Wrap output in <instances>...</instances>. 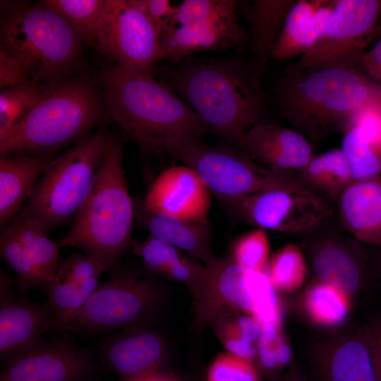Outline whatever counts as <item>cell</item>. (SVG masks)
<instances>
[{
    "mask_svg": "<svg viewBox=\"0 0 381 381\" xmlns=\"http://www.w3.org/2000/svg\"><path fill=\"white\" fill-rule=\"evenodd\" d=\"M99 350L107 368L121 381H138L155 374L167 355L163 338L139 325L109 335Z\"/></svg>",
    "mask_w": 381,
    "mask_h": 381,
    "instance_id": "cell-19",
    "label": "cell"
},
{
    "mask_svg": "<svg viewBox=\"0 0 381 381\" xmlns=\"http://www.w3.org/2000/svg\"><path fill=\"white\" fill-rule=\"evenodd\" d=\"M295 0H255L244 7L249 24L248 42L252 53L253 77L260 86L267 61L280 36L288 11Z\"/></svg>",
    "mask_w": 381,
    "mask_h": 381,
    "instance_id": "cell-27",
    "label": "cell"
},
{
    "mask_svg": "<svg viewBox=\"0 0 381 381\" xmlns=\"http://www.w3.org/2000/svg\"><path fill=\"white\" fill-rule=\"evenodd\" d=\"M243 152L265 167L287 173L301 170L314 156L302 133L264 121L248 131Z\"/></svg>",
    "mask_w": 381,
    "mask_h": 381,
    "instance_id": "cell-21",
    "label": "cell"
},
{
    "mask_svg": "<svg viewBox=\"0 0 381 381\" xmlns=\"http://www.w3.org/2000/svg\"><path fill=\"white\" fill-rule=\"evenodd\" d=\"M30 80L29 72L22 62L0 49V87L21 85Z\"/></svg>",
    "mask_w": 381,
    "mask_h": 381,
    "instance_id": "cell-41",
    "label": "cell"
},
{
    "mask_svg": "<svg viewBox=\"0 0 381 381\" xmlns=\"http://www.w3.org/2000/svg\"><path fill=\"white\" fill-rule=\"evenodd\" d=\"M335 0H295L271 59L284 61L310 51L322 37Z\"/></svg>",
    "mask_w": 381,
    "mask_h": 381,
    "instance_id": "cell-23",
    "label": "cell"
},
{
    "mask_svg": "<svg viewBox=\"0 0 381 381\" xmlns=\"http://www.w3.org/2000/svg\"><path fill=\"white\" fill-rule=\"evenodd\" d=\"M210 191L191 168L174 166L162 172L148 189L143 211L188 219H207Z\"/></svg>",
    "mask_w": 381,
    "mask_h": 381,
    "instance_id": "cell-17",
    "label": "cell"
},
{
    "mask_svg": "<svg viewBox=\"0 0 381 381\" xmlns=\"http://www.w3.org/2000/svg\"><path fill=\"white\" fill-rule=\"evenodd\" d=\"M311 261L317 281L332 285L351 298L360 289L363 266L346 240L326 234L313 244Z\"/></svg>",
    "mask_w": 381,
    "mask_h": 381,
    "instance_id": "cell-26",
    "label": "cell"
},
{
    "mask_svg": "<svg viewBox=\"0 0 381 381\" xmlns=\"http://www.w3.org/2000/svg\"><path fill=\"white\" fill-rule=\"evenodd\" d=\"M163 152L193 169L220 201L248 195L296 180L289 173L265 167L227 145H210L200 139L181 138Z\"/></svg>",
    "mask_w": 381,
    "mask_h": 381,
    "instance_id": "cell-9",
    "label": "cell"
},
{
    "mask_svg": "<svg viewBox=\"0 0 381 381\" xmlns=\"http://www.w3.org/2000/svg\"><path fill=\"white\" fill-rule=\"evenodd\" d=\"M270 251L266 230L255 228L234 241L229 255L235 263L246 269L265 272L270 259Z\"/></svg>",
    "mask_w": 381,
    "mask_h": 381,
    "instance_id": "cell-36",
    "label": "cell"
},
{
    "mask_svg": "<svg viewBox=\"0 0 381 381\" xmlns=\"http://www.w3.org/2000/svg\"><path fill=\"white\" fill-rule=\"evenodd\" d=\"M123 157L122 142L112 138L87 199L59 243L61 247L80 249L111 271L119 267L121 258L133 241L134 207Z\"/></svg>",
    "mask_w": 381,
    "mask_h": 381,
    "instance_id": "cell-4",
    "label": "cell"
},
{
    "mask_svg": "<svg viewBox=\"0 0 381 381\" xmlns=\"http://www.w3.org/2000/svg\"><path fill=\"white\" fill-rule=\"evenodd\" d=\"M141 222L150 234L207 265L215 258L211 249L208 219H188L143 211Z\"/></svg>",
    "mask_w": 381,
    "mask_h": 381,
    "instance_id": "cell-28",
    "label": "cell"
},
{
    "mask_svg": "<svg viewBox=\"0 0 381 381\" xmlns=\"http://www.w3.org/2000/svg\"><path fill=\"white\" fill-rule=\"evenodd\" d=\"M102 110V98L87 80L68 76L46 84L0 153H50L84 138Z\"/></svg>",
    "mask_w": 381,
    "mask_h": 381,
    "instance_id": "cell-5",
    "label": "cell"
},
{
    "mask_svg": "<svg viewBox=\"0 0 381 381\" xmlns=\"http://www.w3.org/2000/svg\"><path fill=\"white\" fill-rule=\"evenodd\" d=\"M226 351L252 362L256 359V344L262 327L253 316L239 311H223L207 322Z\"/></svg>",
    "mask_w": 381,
    "mask_h": 381,
    "instance_id": "cell-31",
    "label": "cell"
},
{
    "mask_svg": "<svg viewBox=\"0 0 381 381\" xmlns=\"http://www.w3.org/2000/svg\"><path fill=\"white\" fill-rule=\"evenodd\" d=\"M315 369L320 381H377L365 338L339 339L319 356Z\"/></svg>",
    "mask_w": 381,
    "mask_h": 381,
    "instance_id": "cell-29",
    "label": "cell"
},
{
    "mask_svg": "<svg viewBox=\"0 0 381 381\" xmlns=\"http://www.w3.org/2000/svg\"><path fill=\"white\" fill-rule=\"evenodd\" d=\"M50 153H16L0 157V226L20 212L33 188L54 160Z\"/></svg>",
    "mask_w": 381,
    "mask_h": 381,
    "instance_id": "cell-25",
    "label": "cell"
},
{
    "mask_svg": "<svg viewBox=\"0 0 381 381\" xmlns=\"http://www.w3.org/2000/svg\"><path fill=\"white\" fill-rule=\"evenodd\" d=\"M107 267L101 262L73 253L61 259L45 291L54 317L55 327L66 329L73 322L99 286V278Z\"/></svg>",
    "mask_w": 381,
    "mask_h": 381,
    "instance_id": "cell-18",
    "label": "cell"
},
{
    "mask_svg": "<svg viewBox=\"0 0 381 381\" xmlns=\"http://www.w3.org/2000/svg\"><path fill=\"white\" fill-rule=\"evenodd\" d=\"M0 49L20 60L31 80L44 84L68 77L81 40L59 13L40 4L13 2L4 9Z\"/></svg>",
    "mask_w": 381,
    "mask_h": 381,
    "instance_id": "cell-6",
    "label": "cell"
},
{
    "mask_svg": "<svg viewBox=\"0 0 381 381\" xmlns=\"http://www.w3.org/2000/svg\"><path fill=\"white\" fill-rule=\"evenodd\" d=\"M131 248L143 259L151 272L162 277L164 276L170 265L184 254L181 250L151 234L143 241L133 239Z\"/></svg>",
    "mask_w": 381,
    "mask_h": 381,
    "instance_id": "cell-39",
    "label": "cell"
},
{
    "mask_svg": "<svg viewBox=\"0 0 381 381\" xmlns=\"http://www.w3.org/2000/svg\"><path fill=\"white\" fill-rule=\"evenodd\" d=\"M60 247L22 211L0 235L1 257L18 275L16 284L23 294L32 289H46L61 260Z\"/></svg>",
    "mask_w": 381,
    "mask_h": 381,
    "instance_id": "cell-14",
    "label": "cell"
},
{
    "mask_svg": "<svg viewBox=\"0 0 381 381\" xmlns=\"http://www.w3.org/2000/svg\"><path fill=\"white\" fill-rule=\"evenodd\" d=\"M341 149L355 181L381 174V98L357 113L342 133Z\"/></svg>",
    "mask_w": 381,
    "mask_h": 381,
    "instance_id": "cell-24",
    "label": "cell"
},
{
    "mask_svg": "<svg viewBox=\"0 0 381 381\" xmlns=\"http://www.w3.org/2000/svg\"><path fill=\"white\" fill-rule=\"evenodd\" d=\"M381 0H335L326 29L315 47L289 68H343L361 71L368 44L376 36Z\"/></svg>",
    "mask_w": 381,
    "mask_h": 381,
    "instance_id": "cell-11",
    "label": "cell"
},
{
    "mask_svg": "<svg viewBox=\"0 0 381 381\" xmlns=\"http://www.w3.org/2000/svg\"><path fill=\"white\" fill-rule=\"evenodd\" d=\"M298 172L297 181L325 199L337 200L355 181L349 162L341 148L313 156Z\"/></svg>",
    "mask_w": 381,
    "mask_h": 381,
    "instance_id": "cell-30",
    "label": "cell"
},
{
    "mask_svg": "<svg viewBox=\"0 0 381 381\" xmlns=\"http://www.w3.org/2000/svg\"><path fill=\"white\" fill-rule=\"evenodd\" d=\"M16 284L6 273L0 275V356L7 361L34 346L56 327L47 303H34L13 291Z\"/></svg>",
    "mask_w": 381,
    "mask_h": 381,
    "instance_id": "cell-16",
    "label": "cell"
},
{
    "mask_svg": "<svg viewBox=\"0 0 381 381\" xmlns=\"http://www.w3.org/2000/svg\"><path fill=\"white\" fill-rule=\"evenodd\" d=\"M279 381H308L302 377L298 373L291 370Z\"/></svg>",
    "mask_w": 381,
    "mask_h": 381,
    "instance_id": "cell-46",
    "label": "cell"
},
{
    "mask_svg": "<svg viewBox=\"0 0 381 381\" xmlns=\"http://www.w3.org/2000/svg\"><path fill=\"white\" fill-rule=\"evenodd\" d=\"M337 202L341 228L356 241L381 246V176L355 181Z\"/></svg>",
    "mask_w": 381,
    "mask_h": 381,
    "instance_id": "cell-22",
    "label": "cell"
},
{
    "mask_svg": "<svg viewBox=\"0 0 381 381\" xmlns=\"http://www.w3.org/2000/svg\"><path fill=\"white\" fill-rule=\"evenodd\" d=\"M205 271V265L184 253L170 265L164 277L185 284L193 294L202 282Z\"/></svg>",
    "mask_w": 381,
    "mask_h": 381,
    "instance_id": "cell-40",
    "label": "cell"
},
{
    "mask_svg": "<svg viewBox=\"0 0 381 381\" xmlns=\"http://www.w3.org/2000/svg\"><path fill=\"white\" fill-rule=\"evenodd\" d=\"M46 84L30 80L0 93V146L7 140Z\"/></svg>",
    "mask_w": 381,
    "mask_h": 381,
    "instance_id": "cell-34",
    "label": "cell"
},
{
    "mask_svg": "<svg viewBox=\"0 0 381 381\" xmlns=\"http://www.w3.org/2000/svg\"><path fill=\"white\" fill-rule=\"evenodd\" d=\"M105 0H44L42 4L61 15L82 42L97 48V28Z\"/></svg>",
    "mask_w": 381,
    "mask_h": 381,
    "instance_id": "cell-33",
    "label": "cell"
},
{
    "mask_svg": "<svg viewBox=\"0 0 381 381\" xmlns=\"http://www.w3.org/2000/svg\"><path fill=\"white\" fill-rule=\"evenodd\" d=\"M95 370L90 356L70 340L42 339L6 361L0 381H85Z\"/></svg>",
    "mask_w": 381,
    "mask_h": 381,
    "instance_id": "cell-15",
    "label": "cell"
},
{
    "mask_svg": "<svg viewBox=\"0 0 381 381\" xmlns=\"http://www.w3.org/2000/svg\"><path fill=\"white\" fill-rule=\"evenodd\" d=\"M206 381H260L253 362L227 351L219 353L211 363Z\"/></svg>",
    "mask_w": 381,
    "mask_h": 381,
    "instance_id": "cell-38",
    "label": "cell"
},
{
    "mask_svg": "<svg viewBox=\"0 0 381 381\" xmlns=\"http://www.w3.org/2000/svg\"><path fill=\"white\" fill-rule=\"evenodd\" d=\"M99 284L66 330L105 332L138 326L157 309L161 294L150 281L119 267Z\"/></svg>",
    "mask_w": 381,
    "mask_h": 381,
    "instance_id": "cell-12",
    "label": "cell"
},
{
    "mask_svg": "<svg viewBox=\"0 0 381 381\" xmlns=\"http://www.w3.org/2000/svg\"><path fill=\"white\" fill-rule=\"evenodd\" d=\"M275 94L283 116L315 142L329 133L342 134L357 113L381 98V85L355 69L287 68Z\"/></svg>",
    "mask_w": 381,
    "mask_h": 381,
    "instance_id": "cell-3",
    "label": "cell"
},
{
    "mask_svg": "<svg viewBox=\"0 0 381 381\" xmlns=\"http://www.w3.org/2000/svg\"><path fill=\"white\" fill-rule=\"evenodd\" d=\"M365 337L371 351L377 381H381V318H374L367 325Z\"/></svg>",
    "mask_w": 381,
    "mask_h": 381,
    "instance_id": "cell-43",
    "label": "cell"
},
{
    "mask_svg": "<svg viewBox=\"0 0 381 381\" xmlns=\"http://www.w3.org/2000/svg\"><path fill=\"white\" fill-rule=\"evenodd\" d=\"M111 138L101 128L55 157L20 211L47 234L73 219L90 192Z\"/></svg>",
    "mask_w": 381,
    "mask_h": 381,
    "instance_id": "cell-7",
    "label": "cell"
},
{
    "mask_svg": "<svg viewBox=\"0 0 381 381\" xmlns=\"http://www.w3.org/2000/svg\"><path fill=\"white\" fill-rule=\"evenodd\" d=\"M132 4L146 13L162 32V36L170 28V21L176 6L169 0H131Z\"/></svg>",
    "mask_w": 381,
    "mask_h": 381,
    "instance_id": "cell-42",
    "label": "cell"
},
{
    "mask_svg": "<svg viewBox=\"0 0 381 381\" xmlns=\"http://www.w3.org/2000/svg\"><path fill=\"white\" fill-rule=\"evenodd\" d=\"M307 265L301 248L288 243L270 258L266 272L277 291L291 292L299 289L307 275Z\"/></svg>",
    "mask_w": 381,
    "mask_h": 381,
    "instance_id": "cell-35",
    "label": "cell"
},
{
    "mask_svg": "<svg viewBox=\"0 0 381 381\" xmlns=\"http://www.w3.org/2000/svg\"><path fill=\"white\" fill-rule=\"evenodd\" d=\"M204 278L193 297L195 326L201 329L214 315L239 311L259 323L282 326V307L266 271L246 269L229 255L207 264Z\"/></svg>",
    "mask_w": 381,
    "mask_h": 381,
    "instance_id": "cell-8",
    "label": "cell"
},
{
    "mask_svg": "<svg viewBox=\"0 0 381 381\" xmlns=\"http://www.w3.org/2000/svg\"><path fill=\"white\" fill-rule=\"evenodd\" d=\"M274 345L279 366L288 363L291 358V349L282 333L274 341Z\"/></svg>",
    "mask_w": 381,
    "mask_h": 381,
    "instance_id": "cell-45",
    "label": "cell"
},
{
    "mask_svg": "<svg viewBox=\"0 0 381 381\" xmlns=\"http://www.w3.org/2000/svg\"><path fill=\"white\" fill-rule=\"evenodd\" d=\"M303 307L306 314L314 324L334 327L347 318L351 297L332 285L317 281L306 290Z\"/></svg>",
    "mask_w": 381,
    "mask_h": 381,
    "instance_id": "cell-32",
    "label": "cell"
},
{
    "mask_svg": "<svg viewBox=\"0 0 381 381\" xmlns=\"http://www.w3.org/2000/svg\"><path fill=\"white\" fill-rule=\"evenodd\" d=\"M376 28H377V32L378 36L381 35V8L379 13V17H378Z\"/></svg>",
    "mask_w": 381,
    "mask_h": 381,
    "instance_id": "cell-48",
    "label": "cell"
},
{
    "mask_svg": "<svg viewBox=\"0 0 381 381\" xmlns=\"http://www.w3.org/2000/svg\"><path fill=\"white\" fill-rule=\"evenodd\" d=\"M138 381H174V380L169 378L165 377L158 375L155 373L154 375L143 378Z\"/></svg>",
    "mask_w": 381,
    "mask_h": 381,
    "instance_id": "cell-47",
    "label": "cell"
},
{
    "mask_svg": "<svg viewBox=\"0 0 381 381\" xmlns=\"http://www.w3.org/2000/svg\"><path fill=\"white\" fill-rule=\"evenodd\" d=\"M111 117L148 153H163L181 138L200 139L209 128L192 108L161 79L140 75L117 64L99 74Z\"/></svg>",
    "mask_w": 381,
    "mask_h": 381,
    "instance_id": "cell-2",
    "label": "cell"
},
{
    "mask_svg": "<svg viewBox=\"0 0 381 381\" xmlns=\"http://www.w3.org/2000/svg\"><path fill=\"white\" fill-rule=\"evenodd\" d=\"M361 70L381 85V37L363 55Z\"/></svg>",
    "mask_w": 381,
    "mask_h": 381,
    "instance_id": "cell-44",
    "label": "cell"
},
{
    "mask_svg": "<svg viewBox=\"0 0 381 381\" xmlns=\"http://www.w3.org/2000/svg\"><path fill=\"white\" fill-rule=\"evenodd\" d=\"M222 202L245 224L283 233L312 232L327 223L332 214L327 200L303 186L296 179L282 186Z\"/></svg>",
    "mask_w": 381,
    "mask_h": 381,
    "instance_id": "cell-10",
    "label": "cell"
},
{
    "mask_svg": "<svg viewBox=\"0 0 381 381\" xmlns=\"http://www.w3.org/2000/svg\"><path fill=\"white\" fill-rule=\"evenodd\" d=\"M248 42L237 13L211 20L169 28L160 40V60L178 64L204 51L241 47Z\"/></svg>",
    "mask_w": 381,
    "mask_h": 381,
    "instance_id": "cell-20",
    "label": "cell"
},
{
    "mask_svg": "<svg viewBox=\"0 0 381 381\" xmlns=\"http://www.w3.org/2000/svg\"><path fill=\"white\" fill-rule=\"evenodd\" d=\"M192 108L210 131L243 152L248 131L261 122L265 101L250 61L191 56L156 75Z\"/></svg>",
    "mask_w": 381,
    "mask_h": 381,
    "instance_id": "cell-1",
    "label": "cell"
},
{
    "mask_svg": "<svg viewBox=\"0 0 381 381\" xmlns=\"http://www.w3.org/2000/svg\"><path fill=\"white\" fill-rule=\"evenodd\" d=\"M162 32L131 0H105L97 28V48L131 72L155 76Z\"/></svg>",
    "mask_w": 381,
    "mask_h": 381,
    "instance_id": "cell-13",
    "label": "cell"
},
{
    "mask_svg": "<svg viewBox=\"0 0 381 381\" xmlns=\"http://www.w3.org/2000/svg\"><path fill=\"white\" fill-rule=\"evenodd\" d=\"M241 2L236 0H185L176 6L170 28L207 21L236 13Z\"/></svg>",
    "mask_w": 381,
    "mask_h": 381,
    "instance_id": "cell-37",
    "label": "cell"
}]
</instances>
